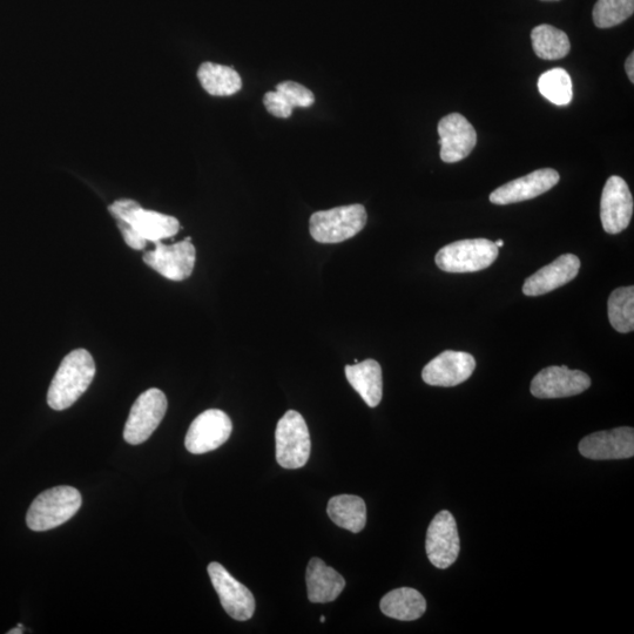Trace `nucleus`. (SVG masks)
<instances>
[{
	"mask_svg": "<svg viewBox=\"0 0 634 634\" xmlns=\"http://www.w3.org/2000/svg\"><path fill=\"white\" fill-rule=\"evenodd\" d=\"M580 260L573 254H564L551 262L550 265L539 269L534 275L526 279L523 293L526 296H541L552 290L563 287L571 282L579 273Z\"/></svg>",
	"mask_w": 634,
	"mask_h": 634,
	"instance_id": "obj_17",
	"label": "nucleus"
},
{
	"mask_svg": "<svg viewBox=\"0 0 634 634\" xmlns=\"http://www.w3.org/2000/svg\"><path fill=\"white\" fill-rule=\"evenodd\" d=\"M263 105L275 118L287 119L292 116L293 107L281 96L278 91H271L263 97Z\"/></svg>",
	"mask_w": 634,
	"mask_h": 634,
	"instance_id": "obj_29",
	"label": "nucleus"
},
{
	"mask_svg": "<svg viewBox=\"0 0 634 634\" xmlns=\"http://www.w3.org/2000/svg\"><path fill=\"white\" fill-rule=\"evenodd\" d=\"M8 633L9 634H18V633L22 634V633H24V627H23V625L19 624L17 629H13L12 631H9Z\"/></svg>",
	"mask_w": 634,
	"mask_h": 634,
	"instance_id": "obj_32",
	"label": "nucleus"
},
{
	"mask_svg": "<svg viewBox=\"0 0 634 634\" xmlns=\"http://www.w3.org/2000/svg\"><path fill=\"white\" fill-rule=\"evenodd\" d=\"M381 611L387 617L413 622L427 610L426 599L415 589L401 588L390 591L381 600Z\"/></svg>",
	"mask_w": 634,
	"mask_h": 634,
	"instance_id": "obj_21",
	"label": "nucleus"
},
{
	"mask_svg": "<svg viewBox=\"0 0 634 634\" xmlns=\"http://www.w3.org/2000/svg\"><path fill=\"white\" fill-rule=\"evenodd\" d=\"M231 418L219 409H209L192 422L185 438V447L194 455L209 453L224 445L231 437Z\"/></svg>",
	"mask_w": 634,
	"mask_h": 634,
	"instance_id": "obj_8",
	"label": "nucleus"
},
{
	"mask_svg": "<svg viewBox=\"0 0 634 634\" xmlns=\"http://www.w3.org/2000/svg\"><path fill=\"white\" fill-rule=\"evenodd\" d=\"M199 82L205 91L215 97H229L242 89L240 74L232 67L204 63L199 67Z\"/></svg>",
	"mask_w": 634,
	"mask_h": 634,
	"instance_id": "obj_23",
	"label": "nucleus"
},
{
	"mask_svg": "<svg viewBox=\"0 0 634 634\" xmlns=\"http://www.w3.org/2000/svg\"><path fill=\"white\" fill-rule=\"evenodd\" d=\"M579 453L595 461L631 458L634 456V430L622 427L588 435L580 441Z\"/></svg>",
	"mask_w": 634,
	"mask_h": 634,
	"instance_id": "obj_13",
	"label": "nucleus"
},
{
	"mask_svg": "<svg viewBox=\"0 0 634 634\" xmlns=\"http://www.w3.org/2000/svg\"><path fill=\"white\" fill-rule=\"evenodd\" d=\"M427 556L437 569H448L460 555L461 542L455 517L448 510L438 512L430 523L426 539Z\"/></svg>",
	"mask_w": 634,
	"mask_h": 634,
	"instance_id": "obj_9",
	"label": "nucleus"
},
{
	"mask_svg": "<svg viewBox=\"0 0 634 634\" xmlns=\"http://www.w3.org/2000/svg\"><path fill=\"white\" fill-rule=\"evenodd\" d=\"M544 2H557V0H544Z\"/></svg>",
	"mask_w": 634,
	"mask_h": 634,
	"instance_id": "obj_35",
	"label": "nucleus"
},
{
	"mask_svg": "<svg viewBox=\"0 0 634 634\" xmlns=\"http://www.w3.org/2000/svg\"><path fill=\"white\" fill-rule=\"evenodd\" d=\"M191 241L192 238H186L170 246L155 241V249L144 254V262L168 280L184 281L193 273L197 259V252Z\"/></svg>",
	"mask_w": 634,
	"mask_h": 634,
	"instance_id": "obj_7",
	"label": "nucleus"
},
{
	"mask_svg": "<svg viewBox=\"0 0 634 634\" xmlns=\"http://www.w3.org/2000/svg\"><path fill=\"white\" fill-rule=\"evenodd\" d=\"M591 387L588 374L566 366H552L539 372L531 382V394L537 399H564L584 393Z\"/></svg>",
	"mask_w": 634,
	"mask_h": 634,
	"instance_id": "obj_11",
	"label": "nucleus"
},
{
	"mask_svg": "<svg viewBox=\"0 0 634 634\" xmlns=\"http://www.w3.org/2000/svg\"><path fill=\"white\" fill-rule=\"evenodd\" d=\"M82 504V495L76 488L64 485L46 490L31 504L26 523L33 531L55 529L70 521Z\"/></svg>",
	"mask_w": 634,
	"mask_h": 634,
	"instance_id": "obj_2",
	"label": "nucleus"
},
{
	"mask_svg": "<svg viewBox=\"0 0 634 634\" xmlns=\"http://www.w3.org/2000/svg\"><path fill=\"white\" fill-rule=\"evenodd\" d=\"M308 599L312 603L334 602L346 588V580L320 558H312L306 573Z\"/></svg>",
	"mask_w": 634,
	"mask_h": 634,
	"instance_id": "obj_18",
	"label": "nucleus"
},
{
	"mask_svg": "<svg viewBox=\"0 0 634 634\" xmlns=\"http://www.w3.org/2000/svg\"><path fill=\"white\" fill-rule=\"evenodd\" d=\"M326 622V617L325 616H321V623H325Z\"/></svg>",
	"mask_w": 634,
	"mask_h": 634,
	"instance_id": "obj_34",
	"label": "nucleus"
},
{
	"mask_svg": "<svg viewBox=\"0 0 634 634\" xmlns=\"http://www.w3.org/2000/svg\"><path fill=\"white\" fill-rule=\"evenodd\" d=\"M495 245H496L498 248H501V247H503V246H504V241H503V240H498V241H496V242H495Z\"/></svg>",
	"mask_w": 634,
	"mask_h": 634,
	"instance_id": "obj_33",
	"label": "nucleus"
},
{
	"mask_svg": "<svg viewBox=\"0 0 634 634\" xmlns=\"http://www.w3.org/2000/svg\"><path fill=\"white\" fill-rule=\"evenodd\" d=\"M475 369L474 356L455 350H445L424 367L422 379L433 387H456L469 380Z\"/></svg>",
	"mask_w": 634,
	"mask_h": 634,
	"instance_id": "obj_15",
	"label": "nucleus"
},
{
	"mask_svg": "<svg viewBox=\"0 0 634 634\" xmlns=\"http://www.w3.org/2000/svg\"><path fill=\"white\" fill-rule=\"evenodd\" d=\"M96 375V362L86 349L73 350L60 363L51 382L47 403L53 410L62 411L82 397Z\"/></svg>",
	"mask_w": 634,
	"mask_h": 634,
	"instance_id": "obj_1",
	"label": "nucleus"
},
{
	"mask_svg": "<svg viewBox=\"0 0 634 634\" xmlns=\"http://www.w3.org/2000/svg\"><path fill=\"white\" fill-rule=\"evenodd\" d=\"M561 177L552 168H542L525 177L512 180L492 192L490 201L495 205H511L539 197L555 187Z\"/></svg>",
	"mask_w": 634,
	"mask_h": 634,
	"instance_id": "obj_16",
	"label": "nucleus"
},
{
	"mask_svg": "<svg viewBox=\"0 0 634 634\" xmlns=\"http://www.w3.org/2000/svg\"><path fill=\"white\" fill-rule=\"evenodd\" d=\"M276 461L285 469L305 467L310 457V435L305 418L298 411L289 410L275 431Z\"/></svg>",
	"mask_w": 634,
	"mask_h": 634,
	"instance_id": "obj_5",
	"label": "nucleus"
},
{
	"mask_svg": "<svg viewBox=\"0 0 634 634\" xmlns=\"http://www.w3.org/2000/svg\"><path fill=\"white\" fill-rule=\"evenodd\" d=\"M117 221L118 227L121 234H123L126 245L130 246L133 249H137V251L145 249V247L147 246V240L143 238V236H141L130 224H127V222L119 220Z\"/></svg>",
	"mask_w": 634,
	"mask_h": 634,
	"instance_id": "obj_30",
	"label": "nucleus"
},
{
	"mask_svg": "<svg viewBox=\"0 0 634 634\" xmlns=\"http://www.w3.org/2000/svg\"><path fill=\"white\" fill-rule=\"evenodd\" d=\"M207 570L227 615L239 622L251 619L255 612L253 593L244 584L238 582L221 564L211 563Z\"/></svg>",
	"mask_w": 634,
	"mask_h": 634,
	"instance_id": "obj_10",
	"label": "nucleus"
},
{
	"mask_svg": "<svg viewBox=\"0 0 634 634\" xmlns=\"http://www.w3.org/2000/svg\"><path fill=\"white\" fill-rule=\"evenodd\" d=\"M147 241L155 242L170 239L177 235L180 229L179 220L171 215L147 211L141 206L127 215L124 220Z\"/></svg>",
	"mask_w": 634,
	"mask_h": 634,
	"instance_id": "obj_20",
	"label": "nucleus"
},
{
	"mask_svg": "<svg viewBox=\"0 0 634 634\" xmlns=\"http://www.w3.org/2000/svg\"><path fill=\"white\" fill-rule=\"evenodd\" d=\"M275 91H278L293 109H296V107L308 109V107L315 103V97L312 91L299 83L290 82V80L280 83L276 86Z\"/></svg>",
	"mask_w": 634,
	"mask_h": 634,
	"instance_id": "obj_28",
	"label": "nucleus"
},
{
	"mask_svg": "<svg viewBox=\"0 0 634 634\" xmlns=\"http://www.w3.org/2000/svg\"><path fill=\"white\" fill-rule=\"evenodd\" d=\"M532 47L544 60H559L569 55L570 39L565 32L551 25H539L531 33Z\"/></svg>",
	"mask_w": 634,
	"mask_h": 634,
	"instance_id": "obj_24",
	"label": "nucleus"
},
{
	"mask_svg": "<svg viewBox=\"0 0 634 634\" xmlns=\"http://www.w3.org/2000/svg\"><path fill=\"white\" fill-rule=\"evenodd\" d=\"M367 220L364 206H341L314 213L310 217L309 231L320 244H340L359 234L366 227Z\"/></svg>",
	"mask_w": 634,
	"mask_h": 634,
	"instance_id": "obj_3",
	"label": "nucleus"
},
{
	"mask_svg": "<svg viewBox=\"0 0 634 634\" xmlns=\"http://www.w3.org/2000/svg\"><path fill=\"white\" fill-rule=\"evenodd\" d=\"M499 254V248L488 239L453 242L436 254V265L447 273H474L489 268Z\"/></svg>",
	"mask_w": 634,
	"mask_h": 634,
	"instance_id": "obj_4",
	"label": "nucleus"
},
{
	"mask_svg": "<svg viewBox=\"0 0 634 634\" xmlns=\"http://www.w3.org/2000/svg\"><path fill=\"white\" fill-rule=\"evenodd\" d=\"M347 380L362 400L370 408H376L382 401L383 377L380 363L369 359L345 369Z\"/></svg>",
	"mask_w": 634,
	"mask_h": 634,
	"instance_id": "obj_19",
	"label": "nucleus"
},
{
	"mask_svg": "<svg viewBox=\"0 0 634 634\" xmlns=\"http://www.w3.org/2000/svg\"><path fill=\"white\" fill-rule=\"evenodd\" d=\"M611 326L619 333L627 334L634 330V287H620L610 295L607 302Z\"/></svg>",
	"mask_w": 634,
	"mask_h": 634,
	"instance_id": "obj_25",
	"label": "nucleus"
},
{
	"mask_svg": "<svg viewBox=\"0 0 634 634\" xmlns=\"http://www.w3.org/2000/svg\"><path fill=\"white\" fill-rule=\"evenodd\" d=\"M634 12V0H598L593 9V22L599 29H610L629 19Z\"/></svg>",
	"mask_w": 634,
	"mask_h": 634,
	"instance_id": "obj_27",
	"label": "nucleus"
},
{
	"mask_svg": "<svg viewBox=\"0 0 634 634\" xmlns=\"http://www.w3.org/2000/svg\"><path fill=\"white\" fill-rule=\"evenodd\" d=\"M330 519L342 529L359 534L367 524V507L359 496L340 495L328 503Z\"/></svg>",
	"mask_w": 634,
	"mask_h": 634,
	"instance_id": "obj_22",
	"label": "nucleus"
},
{
	"mask_svg": "<svg viewBox=\"0 0 634 634\" xmlns=\"http://www.w3.org/2000/svg\"><path fill=\"white\" fill-rule=\"evenodd\" d=\"M538 90L552 104L557 106L569 105L573 96L570 74L563 69L545 72L538 80Z\"/></svg>",
	"mask_w": 634,
	"mask_h": 634,
	"instance_id": "obj_26",
	"label": "nucleus"
},
{
	"mask_svg": "<svg viewBox=\"0 0 634 634\" xmlns=\"http://www.w3.org/2000/svg\"><path fill=\"white\" fill-rule=\"evenodd\" d=\"M167 406L166 395L159 389L152 388L141 394L127 418L125 441L132 445L146 442L164 420Z\"/></svg>",
	"mask_w": 634,
	"mask_h": 634,
	"instance_id": "obj_6",
	"label": "nucleus"
},
{
	"mask_svg": "<svg viewBox=\"0 0 634 634\" xmlns=\"http://www.w3.org/2000/svg\"><path fill=\"white\" fill-rule=\"evenodd\" d=\"M441 145V159L444 163L455 164L470 155L477 144V133L462 114L451 113L438 123Z\"/></svg>",
	"mask_w": 634,
	"mask_h": 634,
	"instance_id": "obj_14",
	"label": "nucleus"
},
{
	"mask_svg": "<svg viewBox=\"0 0 634 634\" xmlns=\"http://www.w3.org/2000/svg\"><path fill=\"white\" fill-rule=\"evenodd\" d=\"M633 197L623 178L613 175L606 181L600 200V220L606 233L619 234L629 227Z\"/></svg>",
	"mask_w": 634,
	"mask_h": 634,
	"instance_id": "obj_12",
	"label": "nucleus"
},
{
	"mask_svg": "<svg viewBox=\"0 0 634 634\" xmlns=\"http://www.w3.org/2000/svg\"><path fill=\"white\" fill-rule=\"evenodd\" d=\"M634 53H631L630 57L627 58L626 63H625V69H626V73H627V77H629L630 82L633 84L634 83Z\"/></svg>",
	"mask_w": 634,
	"mask_h": 634,
	"instance_id": "obj_31",
	"label": "nucleus"
}]
</instances>
